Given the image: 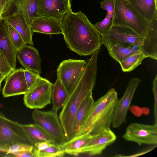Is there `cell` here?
<instances>
[{"instance_id": "6da1fadb", "label": "cell", "mask_w": 157, "mask_h": 157, "mask_svg": "<svg viewBox=\"0 0 157 157\" xmlns=\"http://www.w3.org/2000/svg\"><path fill=\"white\" fill-rule=\"evenodd\" d=\"M68 47L80 56L91 55L102 45L101 34L81 11H69L60 22Z\"/></svg>"}, {"instance_id": "7a4b0ae2", "label": "cell", "mask_w": 157, "mask_h": 157, "mask_svg": "<svg viewBox=\"0 0 157 157\" xmlns=\"http://www.w3.org/2000/svg\"><path fill=\"white\" fill-rule=\"evenodd\" d=\"M98 50L91 55L78 83L60 112L59 119L63 129L67 141L73 137V129L75 117L78 110L87 95L92 92L97 76Z\"/></svg>"}, {"instance_id": "3957f363", "label": "cell", "mask_w": 157, "mask_h": 157, "mask_svg": "<svg viewBox=\"0 0 157 157\" xmlns=\"http://www.w3.org/2000/svg\"><path fill=\"white\" fill-rule=\"evenodd\" d=\"M118 100L117 93L113 88L94 101L81 131L75 137L88 134L94 136L110 129L113 110Z\"/></svg>"}, {"instance_id": "277c9868", "label": "cell", "mask_w": 157, "mask_h": 157, "mask_svg": "<svg viewBox=\"0 0 157 157\" xmlns=\"http://www.w3.org/2000/svg\"><path fill=\"white\" fill-rule=\"evenodd\" d=\"M113 0L114 9L112 18V26L127 27L144 37L148 30L150 21L139 13L128 0Z\"/></svg>"}, {"instance_id": "5b68a950", "label": "cell", "mask_w": 157, "mask_h": 157, "mask_svg": "<svg viewBox=\"0 0 157 157\" xmlns=\"http://www.w3.org/2000/svg\"><path fill=\"white\" fill-rule=\"evenodd\" d=\"M17 143L34 146L22 124L8 119L0 112V151L6 153L11 146Z\"/></svg>"}, {"instance_id": "8992f818", "label": "cell", "mask_w": 157, "mask_h": 157, "mask_svg": "<svg viewBox=\"0 0 157 157\" xmlns=\"http://www.w3.org/2000/svg\"><path fill=\"white\" fill-rule=\"evenodd\" d=\"M32 115L34 124L45 131L52 138L54 144L61 146L66 142L57 112L52 109L44 111L36 109Z\"/></svg>"}, {"instance_id": "52a82bcc", "label": "cell", "mask_w": 157, "mask_h": 157, "mask_svg": "<svg viewBox=\"0 0 157 157\" xmlns=\"http://www.w3.org/2000/svg\"><path fill=\"white\" fill-rule=\"evenodd\" d=\"M86 61L69 59L63 61L57 70V78L61 82L69 96L78 83L83 73Z\"/></svg>"}, {"instance_id": "ba28073f", "label": "cell", "mask_w": 157, "mask_h": 157, "mask_svg": "<svg viewBox=\"0 0 157 157\" xmlns=\"http://www.w3.org/2000/svg\"><path fill=\"white\" fill-rule=\"evenodd\" d=\"M53 84L41 77L24 95V103L31 109H42L51 103Z\"/></svg>"}, {"instance_id": "9c48e42d", "label": "cell", "mask_w": 157, "mask_h": 157, "mask_svg": "<svg viewBox=\"0 0 157 157\" xmlns=\"http://www.w3.org/2000/svg\"><path fill=\"white\" fill-rule=\"evenodd\" d=\"M101 37L102 44L106 48L117 44L140 46L144 38L128 27L120 25L112 26Z\"/></svg>"}, {"instance_id": "30bf717a", "label": "cell", "mask_w": 157, "mask_h": 157, "mask_svg": "<svg viewBox=\"0 0 157 157\" xmlns=\"http://www.w3.org/2000/svg\"><path fill=\"white\" fill-rule=\"evenodd\" d=\"M122 138L125 140L143 144H157V125H148L136 123L130 124Z\"/></svg>"}, {"instance_id": "8fae6325", "label": "cell", "mask_w": 157, "mask_h": 157, "mask_svg": "<svg viewBox=\"0 0 157 157\" xmlns=\"http://www.w3.org/2000/svg\"><path fill=\"white\" fill-rule=\"evenodd\" d=\"M141 82L137 77L132 78L128 82L126 90L122 98L117 101L113 112L112 123L113 128L119 127L126 122L128 110L135 91Z\"/></svg>"}, {"instance_id": "7c38bea8", "label": "cell", "mask_w": 157, "mask_h": 157, "mask_svg": "<svg viewBox=\"0 0 157 157\" xmlns=\"http://www.w3.org/2000/svg\"><path fill=\"white\" fill-rule=\"evenodd\" d=\"M71 10V0H38V16L53 18L60 22Z\"/></svg>"}, {"instance_id": "4fadbf2b", "label": "cell", "mask_w": 157, "mask_h": 157, "mask_svg": "<svg viewBox=\"0 0 157 157\" xmlns=\"http://www.w3.org/2000/svg\"><path fill=\"white\" fill-rule=\"evenodd\" d=\"M38 0H8L2 18L13 13H21L30 26L34 18L38 16Z\"/></svg>"}, {"instance_id": "5bb4252c", "label": "cell", "mask_w": 157, "mask_h": 157, "mask_svg": "<svg viewBox=\"0 0 157 157\" xmlns=\"http://www.w3.org/2000/svg\"><path fill=\"white\" fill-rule=\"evenodd\" d=\"M24 70L22 68L15 69L6 76L2 91L4 97L24 94L27 92L29 88L25 80Z\"/></svg>"}, {"instance_id": "9a60e30c", "label": "cell", "mask_w": 157, "mask_h": 157, "mask_svg": "<svg viewBox=\"0 0 157 157\" xmlns=\"http://www.w3.org/2000/svg\"><path fill=\"white\" fill-rule=\"evenodd\" d=\"M116 138V135L110 129L93 136L82 149L81 154L90 155H100L108 146L115 141Z\"/></svg>"}, {"instance_id": "2e32d148", "label": "cell", "mask_w": 157, "mask_h": 157, "mask_svg": "<svg viewBox=\"0 0 157 157\" xmlns=\"http://www.w3.org/2000/svg\"><path fill=\"white\" fill-rule=\"evenodd\" d=\"M17 58L25 69L41 73V58L36 48L26 44L17 51Z\"/></svg>"}, {"instance_id": "e0dca14e", "label": "cell", "mask_w": 157, "mask_h": 157, "mask_svg": "<svg viewBox=\"0 0 157 157\" xmlns=\"http://www.w3.org/2000/svg\"><path fill=\"white\" fill-rule=\"evenodd\" d=\"M0 49L13 70L15 69L17 50L11 40L7 23L3 19H0Z\"/></svg>"}, {"instance_id": "ac0fdd59", "label": "cell", "mask_w": 157, "mask_h": 157, "mask_svg": "<svg viewBox=\"0 0 157 157\" xmlns=\"http://www.w3.org/2000/svg\"><path fill=\"white\" fill-rule=\"evenodd\" d=\"M3 19L19 33L26 44L34 45L32 39L33 32L23 14L19 12L13 13Z\"/></svg>"}, {"instance_id": "d6986e66", "label": "cell", "mask_w": 157, "mask_h": 157, "mask_svg": "<svg viewBox=\"0 0 157 157\" xmlns=\"http://www.w3.org/2000/svg\"><path fill=\"white\" fill-rule=\"evenodd\" d=\"M140 48L147 58L157 59V16L150 21L147 33Z\"/></svg>"}, {"instance_id": "ffe728a7", "label": "cell", "mask_w": 157, "mask_h": 157, "mask_svg": "<svg viewBox=\"0 0 157 157\" xmlns=\"http://www.w3.org/2000/svg\"><path fill=\"white\" fill-rule=\"evenodd\" d=\"M30 26L33 33L50 35L62 33L60 22L51 18L38 16L34 18Z\"/></svg>"}, {"instance_id": "44dd1931", "label": "cell", "mask_w": 157, "mask_h": 157, "mask_svg": "<svg viewBox=\"0 0 157 157\" xmlns=\"http://www.w3.org/2000/svg\"><path fill=\"white\" fill-rule=\"evenodd\" d=\"M94 101L92 92H91L86 97L78 110L74 122L73 138L75 137L81 131Z\"/></svg>"}, {"instance_id": "7402d4cb", "label": "cell", "mask_w": 157, "mask_h": 157, "mask_svg": "<svg viewBox=\"0 0 157 157\" xmlns=\"http://www.w3.org/2000/svg\"><path fill=\"white\" fill-rule=\"evenodd\" d=\"M132 6L148 21L157 16V0H128Z\"/></svg>"}, {"instance_id": "603a6c76", "label": "cell", "mask_w": 157, "mask_h": 157, "mask_svg": "<svg viewBox=\"0 0 157 157\" xmlns=\"http://www.w3.org/2000/svg\"><path fill=\"white\" fill-rule=\"evenodd\" d=\"M66 90L59 79L57 78L53 84L52 90L51 100L52 105V110L57 112L63 108L68 98Z\"/></svg>"}, {"instance_id": "cb8c5ba5", "label": "cell", "mask_w": 157, "mask_h": 157, "mask_svg": "<svg viewBox=\"0 0 157 157\" xmlns=\"http://www.w3.org/2000/svg\"><path fill=\"white\" fill-rule=\"evenodd\" d=\"M140 46L117 44L107 47L109 55L119 63L129 55L140 50Z\"/></svg>"}, {"instance_id": "d4e9b609", "label": "cell", "mask_w": 157, "mask_h": 157, "mask_svg": "<svg viewBox=\"0 0 157 157\" xmlns=\"http://www.w3.org/2000/svg\"><path fill=\"white\" fill-rule=\"evenodd\" d=\"M22 126L25 132L34 147L36 143L42 141L54 143L52 138L36 124H22Z\"/></svg>"}, {"instance_id": "484cf974", "label": "cell", "mask_w": 157, "mask_h": 157, "mask_svg": "<svg viewBox=\"0 0 157 157\" xmlns=\"http://www.w3.org/2000/svg\"><path fill=\"white\" fill-rule=\"evenodd\" d=\"M92 136L88 134L74 138L71 140L66 141L61 147L64 150L65 153L72 155L78 156L81 154L82 149Z\"/></svg>"}, {"instance_id": "4316f807", "label": "cell", "mask_w": 157, "mask_h": 157, "mask_svg": "<svg viewBox=\"0 0 157 157\" xmlns=\"http://www.w3.org/2000/svg\"><path fill=\"white\" fill-rule=\"evenodd\" d=\"M146 58L139 50L128 56L119 64L123 72H129L141 64L143 60Z\"/></svg>"}, {"instance_id": "83f0119b", "label": "cell", "mask_w": 157, "mask_h": 157, "mask_svg": "<svg viewBox=\"0 0 157 157\" xmlns=\"http://www.w3.org/2000/svg\"><path fill=\"white\" fill-rule=\"evenodd\" d=\"M33 152L34 157H61L64 156L65 153L64 150L60 146L54 143L40 151L34 148Z\"/></svg>"}, {"instance_id": "f1b7e54d", "label": "cell", "mask_w": 157, "mask_h": 157, "mask_svg": "<svg viewBox=\"0 0 157 157\" xmlns=\"http://www.w3.org/2000/svg\"><path fill=\"white\" fill-rule=\"evenodd\" d=\"M6 23L11 40L18 51L25 46L26 44L19 33L11 25Z\"/></svg>"}, {"instance_id": "f546056e", "label": "cell", "mask_w": 157, "mask_h": 157, "mask_svg": "<svg viewBox=\"0 0 157 157\" xmlns=\"http://www.w3.org/2000/svg\"><path fill=\"white\" fill-rule=\"evenodd\" d=\"M97 30L101 34H104L112 25V18L108 13L105 18L101 21L97 22L94 25Z\"/></svg>"}, {"instance_id": "4dcf8cb0", "label": "cell", "mask_w": 157, "mask_h": 157, "mask_svg": "<svg viewBox=\"0 0 157 157\" xmlns=\"http://www.w3.org/2000/svg\"><path fill=\"white\" fill-rule=\"evenodd\" d=\"M34 147V146L28 144H16L11 146L6 153L12 156L13 154L21 151H33Z\"/></svg>"}, {"instance_id": "1f68e13d", "label": "cell", "mask_w": 157, "mask_h": 157, "mask_svg": "<svg viewBox=\"0 0 157 157\" xmlns=\"http://www.w3.org/2000/svg\"><path fill=\"white\" fill-rule=\"evenodd\" d=\"M13 70L4 54L0 49V73L7 76Z\"/></svg>"}, {"instance_id": "d6a6232c", "label": "cell", "mask_w": 157, "mask_h": 157, "mask_svg": "<svg viewBox=\"0 0 157 157\" xmlns=\"http://www.w3.org/2000/svg\"><path fill=\"white\" fill-rule=\"evenodd\" d=\"M25 80L28 88L32 86L41 77L40 74L32 71L24 69Z\"/></svg>"}, {"instance_id": "836d02e7", "label": "cell", "mask_w": 157, "mask_h": 157, "mask_svg": "<svg viewBox=\"0 0 157 157\" xmlns=\"http://www.w3.org/2000/svg\"><path fill=\"white\" fill-rule=\"evenodd\" d=\"M100 7L106 10L111 18L114 12V3L113 0H104L100 3Z\"/></svg>"}, {"instance_id": "e575fe53", "label": "cell", "mask_w": 157, "mask_h": 157, "mask_svg": "<svg viewBox=\"0 0 157 157\" xmlns=\"http://www.w3.org/2000/svg\"><path fill=\"white\" fill-rule=\"evenodd\" d=\"M152 89L154 96V124L157 125V75L153 80Z\"/></svg>"}, {"instance_id": "d590c367", "label": "cell", "mask_w": 157, "mask_h": 157, "mask_svg": "<svg viewBox=\"0 0 157 157\" xmlns=\"http://www.w3.org/2000/svg\"><path fill=\"white\" fill-rule=\"evenodd\" d=\"M52 143L48 141H42L36 143L35 149L38 151L45 149L52 145Z\"/></svg>"}, {"instance_id": "8d00e7d4", "label": "cell", "mask_w": 157, "mask_h": 157, "mask_svg": "<svg viewBox=\"0 0 157 157\" xmlns=\"http://www.w3.org/2000/svg\"><path fill=\"white\" fill-rule=\"evenodd\" d=\"M128 109L135 116L139 117L142 113L141 108L138 106L133 105L129 107Z\"/></svg>"}, {"instance_id": "74e56055", "label": "cell", "mask_w": 157, "mask_h": 157, "mask_svg": "<svg viewBox=\"0 0 157 157\" xmlns=\"http://www.w3.org/2000/svg\"><path fill=\"white\" fill-rule=\"evenodd\" d=\"M12 156L22 157H34L33 151H26L15 153Z\"/></svg>"}, {"instance_id": "f35d334b", "label": "cell", "mask_w": 157, "mask_h": 157, "mask_svg": "<svg viewBox=\"0 0 157 157\" xmlns=\"http://www.w3.org/2000/svg\"><path fill=\"white\" fill-rule=\"evenodd\" d=\"M8 0H0V19H2V15L6 8Z\"/></svg>"}, {"instance_id": "ab89813d", "label": "cell", "mask_w": 157, "mask_h": 157, "mask_svg": "<svg viewBox=\"0 0 157 157\" xmlns=\"http://www.w3.org/2000/svg\"><path fill=\"white\" fill-rule=\"evenodd\" d=\"M142 113L146 116L148 115L150 113V110L148 108L144 107L141 108Z\"/></svg>"}, {"instance_id": "60d3db41", "label": "cell", "mask_w": 157, "mask_h": 157, "mask_svg": "<svg viewBox=\"0 0 157 157\" xmlns=\"http://www.w3.org/2000/svg\"><path fill=\"white\" fill-rule=\"evenodd\" d=\"M6 76L0 73V90L1 83L2 81L6 77Z\"/></svg>"}]
</instances>
